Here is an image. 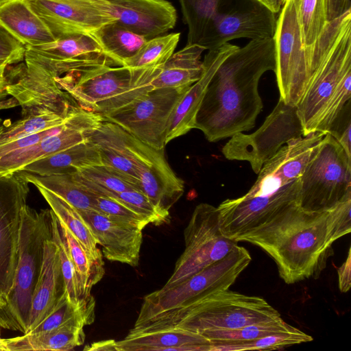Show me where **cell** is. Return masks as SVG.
<instances>
[{
  "label": "cell",
  "instance_id": "obj_53",
  "mask_svg": "<svg viewBox=\"0 0 351 351\" xmlns=\"http://www.w3.org/2000/svg\"><path fill=\"white\" fill-rule=\"evenodd\" d=\"M1 329H0V337H1Z\"/></svg>",
  "mask_w": 351,
  "mask_h": 351
},
{
  "label": "cell",
  "instance_id": "obj_43",
  "mask_svg": "<svg viewBox=\"0 0 351 351\" xmlns=\"http://www.w3.org/2000/svg\"><path fill=\"white\" fill-rule=\"evenodd\" d=\"M26 47L0 25V62L8 66L24 60Z\"/></svg>",
  "mask_w": 351,
  "mask_h": 351
},
{
  "label": "cell",
  "instance_id": "obj_50",
  "mask_svg": "<svg viewBox=\"0 0 351 351\" xmlns=\"http://www.w3.org/2000/svg\"><path fill=\"white\" fill-rule=\"evenodd\" d=\"M0 351H8L5 339H2L1 337H0Z\"/></svg>",
  "mask_w": 351,
  "mask_h": 351
},
{
  "label": "cell",
  "instance_id": "obj_31",
  "mask_svg": "<svg viewBox=\"0 0 351 351\" xmlns=\"http://www.w3.org/2000/svg\"><path fill=\"white\" fill-rule=\"evenodd\" d=\"M45 198L56 217L63 222L75 237L95 259L102 261V253L87 223L79 212L64 199L40 186H35Z\"/></svg>",
  "mask_w": 351,
  "mask_h": 351
},
{
  "label": "cell",
  "instance_id": "obj_34",
  "mask_svg": "<svg viewBox=\"0 0 351 351\" xmlns=\"http://www.w3.org/2000/svg\"><path fill=\"white\" fill-rule=\"evenodd\" d=\"M58 228L67 247L82 285L88 295L92 287L103 278L105 271L104 261L93 258L83 247L65 224L58 218Z\"/></svg>",
  "mask_w": 351,
  "mask_h": 351
},
{
  "label": "cell",
  "instance_id": "obj_27",
  "mask_svg": "<svg viewBox=\"0 0 351 351\" xmlns=\"http://www.w3.org/2000/svg\"><path fill=\"white\" fill-rule=\"evenodd\" d=\"M83 321H75L58 328L38 333H26L5 339L8 351H69L85 340Z\"/></svg>",
  "mask_w": 351,
  "mask_h": 351
},
{
  "label": "cell",
  "instance_id": "obj_10",
  "mask_svg": "<svg viewBox=\"0 0 351 351\" xmlns=\"http://www.w3.org/2000/svg\"><path fill=\"white\" fill-rule=\"evenodd\" d=\"M277 84L280 98L295 106L314 74L313 45L306 46L294 0H286L276 21L274 35Z\"/></svg>",
  "mask_w": 351,
  "mask_h": 351
},
{
  "label": "cell",
  "instance_id": "obj_15",
  "mask_svg": "<svg viewBox=\"0 0 351 351\" xmlns=\"http://www.w3.org/2000/svg\"><path fill=\"white\" fill-rule=\"evenodd\" d=\"M29 183L23 171L0 176V306L13 284Z\"/></svg>",
  "mask_w": 351,
  "mask_h": 351
},
{
  "label": "cell",
  "instance_id": "obj_38",
  "mask_svg": "<svg viewBox=\"0 0 351 351\" xmlns=\"http://www.w3.org/2000/svg\"><path fill=\"white\" fill-rule=\"evenodd\" d=\"M293 326L285 322L281 317L270 322L254 324L232 330H208L201 333L211 344L220 343H237L252 341L261 337L288 330Z\"/></svg>",
  "mask_w": 351,
  "mask_h": 351
},
{
  "label": "cell",
  "instance_id": "obj_46",
  "mask_svg": "<svg viewBox=\"0 0 351 351\" xmlns=\"http://www.w3.org/2000/svg\"><path fill=\"white\" fill-rule=\"evenodd\" d=\"M327 21H332L351 10L350 0H326Z\"/></svg>",
  "mask_w": 351,
  "mask_h": 351
},
{
  "label": "cell",
  "instance_id": "obj_47",
  "mask_svg": "<svg viewBox=\"0 0 351 351\" xmlns=\"http://www.w3.org/2000/svg\"><path fill=\"white\" fill-rule=\"evenodd\" d=\"M84 350L88 351H117V341L114 339L101 340L95 341L84 348Z\"/></svg>",
  "mask_w": 351,
  "mask_h": 351
},
{
  "label": "cell",
  "instance_id": "obj_37",
  "mask_svg": "<svg viewBox=\"0 0 351 351\" xmlns=\"http://www.w3.org/2000/svg\"><path fill=\"white\" fill-rule=\"evenodd\" d=\"M313 338L298 328L271 334L260 339L237 343L211 344L210 351L274 350L310 342Z\"/></svg>",
  "mask_w": 351,
  "mask_h": 351
},
{
  "label": "cell",
  "instance_id": "obj_12",
  "mask_svg": "<svg viewBox=\"0 0 351 351\" xmlns=\"http://www.w3.org/2000/svg\"><path fill=\"white\" fill-rule=\"evenodd\" d=\"M184 250L164 289L173 287L226 256L237 244L221 232L217 207L201 203L184 230Z\"/></svg>",
  "mask_w": 351,
  "mask_h": 351
},
{
  "label": "cell",
  "instance_id": "obj_14",
  "mask_svg": "<svg viewBox=\"0 0 351 351\" xmlns=\"http://www.w3.org/2000/svg\"><path fill=\"white\" fill-rule=\"evenodd\" d=\"M190 86L152 88L125 106L101 116L149 147L163 149L171 114Z\"/></svg>",
  "mask_w": 351,
  "mask_h": 351
},
{
  "label": "cell",
  "instance_id": "obj_4",
  "mask_svg": "<svg viewBox=\"0 0 351 351\" xmlns=\"http://www.w3.org/2000/svg\"><path fill=\"white\" fill-rule=\"evenodd\" d=\"M280 317V313L265 299L227 289L190 300L173 309L135 322L128 334L171 328L201 334L237 329Z\"/></svg>",
  "mask_w": 351,
  "mask_h": 351
},
{
  "label": "cell",
  "instance_id": "obj_32",
  "mask_svg": "<svg viewBox=\"0 0 351 351\" xmlns=\"http://www.w3.org/2000/svg\"><path fill=\"white\" fill-rule=\"evenodd\" d=\"M23 172L29 183L43 187L55 193L77 210L97 211L95 202L97 196L75 180L72 174L42 176Z\"/></svg>",
  "mask_w": 351,
  "mask_h": 351
},
{
  "label": "cell",
  "instance_id": "obj_45",
  "mask_svg": "<svg viewBox=\"0 0 351 351\" xmlns=\"http://www.w3.org/2000/svg\"><path fill=\"white\" fill-rule=\"evenodd\" d=\"M338 285L341 293L348 292L351 287V250H348L347 258L337 269Z\"/></svg>",
  "mask_w": 351,
  "mask_h": 351
},
{
  "label": "cell",
  "instance_id": "obj_51",
  "mask_svg": "<svg viewBox=\"0 0 351 351\" xmlns=\"http://www.w3.org/2000/svg\"><path fill=\"white\" fill-rule=\"evenodd\" d=\"M8 65L5 63L0 62V72L6 71V69Z\"/></svg>",
  "mask_w": 351,
  "mask_h": 351
},
{
  "label": "cell",
  "instance_id": "obj_49",
  "mask_svg": "<svg viewBox=\"0 0 351 351\" xmlns=\"http://www.w3.org/2000/svg\"><path fill=\"white\" fill-rule=\"evenodd\" d=\"M8 84L7 75L5 71L0 72V101H2L8 95L6 85Z\"/></svg>",
  "mask_w": 351,
  "mask_h": 351
},
{
  "label": "cell",
  "instance_id": "obj_35",
  "mask_svg": "<svg viewBox=\"0 0 351 351\" xmlns=\"http://www.w3.org/2000/svg\"><path fill=\"white\" fill-rule=\"evenodd\" d=\"M52 239L58 247L65 289L69 301L76 306H95L94 298L86 292L82 285L80 277L60 232L58 219L53 212L52 213Z\"/></svg>",
  "mask_w": 351,
  "mask_h": 351
},
{
  "label": "cell",
  "instance_id": "obj_24",
  "mask_svg": "<svg viewBox=\"0 0 351 351\" xmlns=\"http://www.w3.org/2000/svg\"><path fill=\"white\" fill-rule=\"evenodd\" d=\"M77 104L69 96L49 104L22 109V117L14 122L0 118V145L61 123Z\"/></svg>",
  "mask_w": 351,
  "mask_h": 351
},
{
  "label": "cell",
  "instance_id": "obj_39",
  "mask_svg": "<svg viewBox=\"0 0 351 351\" xmlns=\"http://www.w3.org/2000/svg\"><path fill=\"white\" fill-rule=\"evenodd\" d=\"M306 46L312 45L327 21L326 0H294Z\"/></svg>",
  "mask_w": 351,
  "mask_h": 351
},
{
  "label": "cell",
  "instance_id": "obj_48",
  "mask_svg": "<svg viewBox=\"0 0 351 351\" xmlns=\"http://www.w3.org/2000/svg\"><path fill=\"white\" fill-rule=\"evenodd\" d=\"M258 2L265 5L273 13H278L283 3L281 0H257Z\"/></svg>",
  "mask_w": 351,
  "mask_h": 351
},
{
  "label": "cell",
  "instance_id": "obj_26",
  "mask_svg": "<svg viewBox=\"0 0 351 351\" xmlns=\"http://www.w3.org/2000/svg\"><path fill=\"white\" fill-rule=\"evenodd\" d=\"M0 25L25 47L56 40L27 0H0Z\"/></svg>",
  "mask_w": 351,
  "mask_h": 351
},
{
  "label": "cell",
  "instance_id": "obj_25",
  "mask_svg": "<svg viewBox=\"0 0 351 351\" xmlns=\"http://www.w3.org/2000/svg\"><path fill=\"white\" fill-rule=\"evenodd\" d=\"M139 189L163 214L169 210L184 193V181L179 178L167 162L163 150L153 162L145 167L138 178Z\"/></svg>",
  "mask_w": 351,
  "mask_h": 351
},
{
  "label": "cell",
  "instance_id": "obj_7",
  "mask_svg": "<svg viewBox=\"0 0 351 351\" xmlns=\"http://www.w3.org/2000/svg\"><path fill=\"white\" fill-rule=\"evenodd\" d=\"M162 67L104 65L56 79L59 88L87 110L104 115L125 106L153 88Z\"/></svg>",
  "mask_w": 351,
  "mask_h": 351
},
{
  "label": "cell",
  "instance_id": "obj_21",
  "mask_svg": "<svg viewBox=\"0 0 351 351\" xmlns=\"http://www.w3.org/2000/svg\"><path fill=\"white\" fill-rule=\"evenodd\" d=\"M238 48L228 43L208 50L202 61V76L184 93L171 114L166 132V145L195 128L196 115L213 75L223 61Z\"/></svg>",
  "mask_w": 351,
  "mask_h": 351
},
{
  "label": "cell",
  "instance_id": "obj_1",
  "mask_svg": "<svg viewBox=\"0 0 351 351\" xmlns=\"http://www.w3.org/2000/svg\"><path fill=\"white\" fill-rule=\"evenodd\" d=\"M268 71H276L274 38L253 39L239 47L213 75L196 115L195 128L210 142L253 128L263 107L259 80Z\"/></svg>",
  "mask_w": 351,
  "mask_h": 351
},
{
  "label": "cell",
  "instance_id": "obj_30",
  "mask_svg": "<svg viewBox=\"0 0 351 351\" xmlns=\"http://www.w3.org/2000/svg\"><path fill=\"white\" fill-rule=\"evenodd\" d=\"M90 35L116 66H122L147 40L117 21L101 26Z\"/></svg>",
  "mask_w": 351,
  "mask_h": 351
},
{
  "label": "cell",
  "instance_id": "obj_33",
  "mask_svg": "<svg viewBox=\"0 0 351 351\" xmlns=\"http://www.w3.org/2000/svg\"><path fill=\"white\" fill-rule=\"evenodd\" d=\"M71 174L75 180L97 197L113 196L127 190L140 191L138 186L126 177L104 165L88 166Z\"/></svg>",
  "mask_w": 351,
  "mask_h": 351
},
{
  "label": "cell",
  "instance_id": "obj_13",
  "mask_svg": "<svg viewBox=\"0 0 351 351\" xmlns=\"http://www.w3.org/2000/svg\"><path fill=\"white\" fill-rule=\"evenodd\" d=\"M304 136L295 106L280 98L262 125L252 134H235L222 147L224 157L250 164L256 174L264 164L292 140Z\"/></svg>",
  "mask_w": 351,
  "mask_h": 351
},
{
  "label": "cell",
  "instance_id": "obj_19",
  "mask_svg": "<svg viewBox=\"0 0 351 351\" xmlns=\"http://www.w3.org/2000/svg\"><path fill=\"white\" fill-rule=\"evenodd\" d=\"M90 228L104 256L110 261L138 265L143 229L93 210H77Z\"/></svg>",
  "mask_w": 351,
  "mask_h": 351
},
{
  "label": "cell",
  "instance_id": "obj_20",
  "mask_svg": "<svg viewBox=\"0 0 351 351\" xmlns=\"http://www.w3.org/2000/svg\"><path fill=\"white\" fill-rule=\"evenodd\" d=\"M117 22L147 40L173 28L174 6L167 0H107Z\"/></svg>",
  "mask_w": 351,
  "mask_h": 351
},
{
  "label": "cell",
  "instance_id": "obj_16",
  "mask_svg": "<svg viewBox=\"0 0 351 351\" xmlns=\"http://www.w3.org/2000/svg\"><path fill=\"white\" fill-rule=\"evenodd\" d=\"M56 40L90 34L117 21L107 0H27Z\"/></svg>",
  "mask_w": 351,
  "mask_h": 351
},
{
  "label": "cell",
  "instance_id": "obj_9",
  "mask_svg": "<svg viewBox=\"0 0 351 351\" xmlns=\"http://www.w3.org/2000/svg\"><path fill=\"white\" fill-rule=\"evenodd\" d=\"M351 196V157L330 134L318 142L300 176V206L326 210Z\"/></svg>",
  "mask_w": 351,
  "mask_h": 351
},
{
  "label": "cell",
  "instance_id": "obj_44",
  "mask_svg": "<svg viewBox=\"0 0 351 351\" xmlns=\"http://www.w3.org/2000/svg\"><path fill=\"white\" fill-rule=\"evenodd\" d=\"M327 133L333 136L351 157V101L346 106Z\"/></svg>",
  "mask_w": 351,
  "mask_h": 351
},
{
  "label": "cell",
  "instance_id": "obj_22",
  "mask_svg": "<svg viewBox=\"0 0 351 351\" xmlns=\"http://www.w3.org/2000/svg\"><path fill=\"white\" fill-rule=\"evenodd\" d=\"M66 292L58 247L51 237L45 243L43 265L32 296L26 333L56 309Z\"/></svg>",
  "mask_w": 351,
  "mask_h": 351
},
{
  "label": "cell",
  "instance_id": "obj_5",
  "mask_svg": "<svg viewBox=\"0 0 351 351\" xmlns=\"http://www.w3.org/2000/svg\"><path fill=\"white\" fill-rule=\"evenodd\" d=\"M351 99V10L338 31L302 97L295 106L303 135L327 133Z\"/></svg>",
  "mask_w": 351,
  "mask_h": 351
},
{
  "label": "cell",
  "instance_id": "obj_28",
  "mask_svg": "<svg viewBox=\"0 0 351 351\" xmlns=\"http://www.w3.org/2000/svg\"><path fill=\"white\" fill-rule=\"evenodd\" d=\"M95 165H102L99 152L87 141L32 162L20 171L42 176L71 174Z\"/></svg>",
  "mask_w": 351,
  "mask_h": 351
},
{
  "label": "cell",
  "instance_id": "obj_36",
  "mask_svg": "<svg viewBox=\"0 0 351 351\" xmlns=\"http://www.w3.org/2000/svg\"><path fill=\"white\" fill-rule=\"evenodd\" d=\"M180 36V33H171L147 40L138 51L122 66L132 69L162 67L174 53Z\"/></svg>",
  "mask_w": 351,
  "mask_h": 351
},
{
  "label": "cell",
  "instance_id": "obj_40",
  "mask_svg": "<svg viewBox=\"0 0 351 351\" xmlns=\"http://www.w3.org/2000/svg\"><path fill=\"white\" fill-rule=\"evenodd\" d=\"M95 206L97 212L111 219L141 229L149 224V222L143 216L114 196L97 197Z\"/></svg>",
  "mask_w": 351,
  "mask_h": 351
},
{
  "label": "cell",
  "instance_id": "obj_52",
  "mask_svg": "<svg viewBox=\"0 0 351 351\" xmlns=\"http://www.w3.org/2000/svg\"><path fill=\"white\" fill-rule=\"evenodd\" d=\"M282 3H284L286 0H281Z\"/></svg>",
  "mask_w": 351,
  "mask_h": 351
},
{
  "label": "cell",
  "instance_id": "obj_3",
  "mask_svg": "<svg viewBox=\"0 0 351 351\" xmlns=\"http://www.w3.org/2000/svg\"><path fill=\"white\" fill-rule=\"evenodd\" d=\"M328 210L308 212L295 207L236 241L254 244L275 261L287 284L316 278L333 254L328 233Z\"/></svg>",
  "mask_w": 351,
  "mask_h": 351
},
{
  "label": "cell",
  "instance_id": "obj_2",
  "mask_svg": "<svg viewBox=\"0 0 351 351\" xmlns=\"http://www.w3.org/2000/svg\"><path fill=\"white\" fill-rule=\"evenodd\" d=\"M324 134L314 132L291 141L264 164L247 193L222 202L217 209L223 235L236 241L300 206V176Z\"/></svg>",
  "mask_w": 351,
  "mask_h": 351
},
{
  "label": "cell",
  "instance_id": "obj_41",
  "mask_svg": "<svg viewBox=\"0 0 351 351\" xmlns=\"http://www.w3.org/2000/svg\"><path fill=\"white\" fill-rule=\"evenodd\" d=\"M143 216L149 223L156 226L167 222L169 217L160 212L141 191L127 190L113 195Z\"/></svg>",
  "mask_w": 351,
  "mask_h": 351
},
{
  "label": "cell",
  "instance_id": "obj_42",
  "mask_svg": "<svg viewBox=\"0 0 351 351\" xmlns=\"http://www.w3.org/2000/svg\"><path fill=\"white\" fill-rule=\"evenodd\" d=\"M350 210L351 196L328 209V233L331 243L350 232Z\"/></svg>",
  "mask_w": 351,
  "mask_h": 351
},
{
  "label": "cell",
  "instance_id": "obj_6",
  "mask_svg": "<svg viewBox=\"0 0 351 351\" xmlns=\"http://www.w3.org/2000/svg\"><path fill=\"white\" fill-rule=\"evenodd\" d=\"M52 210L37 211L27 204L22 215L19 258L12 286L0 306V327L25 334L33 293L44 256L46 241L52 237Z\"/></svg>",
  "mask_w": 351,
  "mask_h": 351
},
{
  "label": "cell",
  "instance_id": "obj_8",
  "mask_svg": "<svg viewBox=\"0 0 351 351\" xmlns=\"http://www.w3.org/2000/svg\"><path fill=\"white\" fill-rule=\"evenodd\" d=\"M276 21L257 0H197L189 40L211 50L235 38H272Z\"/></svg>",
  "mask_w": 351,
  "mask_h": 351
},
{
  "label": "cell",
  "instance_id": "obj_18",
  "mask_svg": "<svg viewBox=\"0 0 351 351\" xmlns=\"http://www.w3.org/2000/svg\"><path fill=\"white\" fill-rule=\"evenodd\" d=\"M104 121L102 117L75 105L71 109L66 124L58 133L35 145L13 151L0 158V176L20 171L28 164L86 142Z\"/></svg>",
  "mask_w": 351,
  "mask_h": 351
},
{
  "label": "cell",
  "instance_id": "obj_11",
  "mask_svg": "<svg viewBox=\"0 0 351 351\" xmlns=\"http://www.w3.org/2000/svg\"><path fill=\"white\" fill-rule=\"evenodd\" d=\"M251 261L248 251L237 245L222 259L180 283L145 295L135 322L173 309L190 300L229 289Z\"/></svg>",
  "mask_w": 351,
  "mask_h": 351
},
{
  "label": "cell",
  "instance_id": "obj_17",
  "mask_svg": "<svg viewBox=\"0 0 351 351\" xmlns=\"http://www.w3.org/2000/svg\"><path fill=\"white\" fill-rule=\"evenodd\" d=\"M88 141L97 147L102 165L122 174L138 188L141 171L163 150L149 147L118 125L105 121Z\"/></svg>",
  "mask_w": 351,
  "mask_h": 351
},
{
  "label": "cell",
  "instance_id": "obj_23",
  "mask_svg": "<svg viewBox=\"0 0 351 351\" xmlns=\"http://www.w3.org/2000/svg\"><path fill=\"white\" fill-rule=\"evenodd\" d=\"M211 343L201 334L167 328L132 334L117 341V351H210Z\"/></svg>",
  "mask_w": 351,
  "mask_h": 351
},
{
  "label": "cell",
  "instance_id": "obj_29",
  "mask_svg": "<svg viewBox=\"0 0 351 351\" xmlns=\"http://www.w3.org/2000/svg\"><path fill=\"white\" fill-rule=\"evenodd\" d=\"M204 48L188 45L174 52L152 82L153 88L186 87L197 82L203 72L201 55Z\"/></svg>",
  "mask_w": 351,
  "mask_h": 351
}]
</instances>
